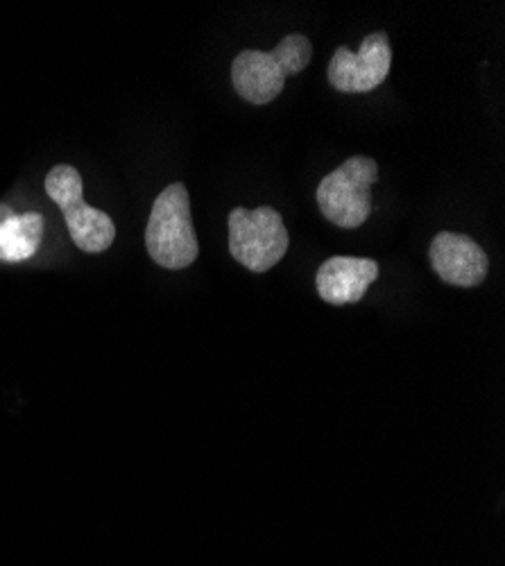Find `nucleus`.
Masks as SVG:
<instances>
[{
    "label": "nucleus",
    "mask_w": 505,
    "mask_h": 566,
    "mask_svg": "<svg viewBox=\"0 0 505 566\" xmlns=\"http://www.w3.org/2000/svg\"><path fill=\"white\" fill-rule=\"evenodd\" d=\"M379 272L381 270L375 259L332 256L319 265L315 274V289L327 304H356L379 279Z\"/></svg>",
    "instance_id": "8"
},
{
    "label": "nucleus",
    "mask_w": 505,
    "mask_h": 566,
    "mask_svg": "<svg viewBox=\"0 0 505 566\" xmlns=\"http://www.w3.org/2000/svg\"><path fill=\"white\" fill-rule=\"evenodd\" d=\"M379 179V166L370 157H351L329 172L317 186V207L323 216L343 229L365 224L372 213V186Z\"/></svg>",
    "instance_id": "4"
},
{
    "label": "nucleus",
    "mask_w": 505,
    "mask_h": 566,
    "mask_svg": "<svg viewBox=\"0 0 505 566\" xmlns=\"http://www.w3.org/2000/svg\"><path fill=\"white\" fill-rule=\"evenodd\" d=\"M45 193L64 213L66 227L73 243L88 254H101L112 248L116 241L114 220L84 202V184L82 175L69 166L60 164L45 175Z\"/></svg>",
    "instance_id": "3"
},
{
    "label": "nucleus",
    "mask_w": 505,
    "mask_h": 566,
    "mask_svg": "<svg viewBox=\"0 0 505 566\" xmlns=\"http://www.w3.org/2000/svg\"><path fill=\"white\" fill-rule=\"evenodd\" d=\"M392 66V49L386 32L367 34L360 51L351 53L347 45L336 49L329 60L327 80L340 93H367L381 86Z\"/></svg>",
    "instance_id": "6"
},
{
    "label": "nucleus",
    "mask_w": 505,
    "mask_h": 566,
    "mask_svg": "<svg viewBox=\"0 0 505 566\" xmlns=\"http://www.w3.org/2000/svg\"><path fill=\"white\" fill-rule=\"evenodd\" d=\"M288 245L286 224L272 207H236L229 213V252L248 270L267 272L286 256Z\"/></svg>",
    "instance_id": "5"
},
{
    "label": "nucleus",
    "mask_w": 505,
    "mask_h": 566,
    "mask_svg": "<svg viewBox=\"0 0 505 566\" xmlns=\"http://www.w3.org/2000/svg\"><path fill=\"white\" fill-rule=\"evenodd\" d=\"M14 216V209L8 207V205H0V224H3L6 220H10Z\"/></svg>",
    "instance_id": "10"
},
{
    "label": "nucleus",
    "mask_w": 505,
    "mask_h": 566,
    "mask_svg": "<svg viewBox=\"0 0 505 566\" xmlns=\"http://www.w3.org/2000/svg\"><path fill=\"white\" fill-rule=\"evenodd\" d=\"M433 272L457 289H476L487 279L490 259L485 250L465 233L440 231L431 243Z\"/></svg>",
    "instance_id": "7"
},
{
    "label": "nucleus",
    "mask_w": 505,
    "mask_h": 566,
    "mask_svg": "<svg viewBox=\"0 0 505 566\" xmlns=\"http://www.w3.org/2000/svg\"><path fill=\"white\" fill-rule=\"evenodd\" d=\"M146 248L152 261L166 270H183L198 261L200 243L183 184H170L157 196L146 227Z\"/></svg>",
    "instance_id": "2"
},
{
    "label": "nucleus",
    "mask_w": 505,
    "mask_h": 566,
    "mask_svg": "<svg viewBox=\"0 0 505 566\" xmlns=\"http://www.w3.org/2000/svg\"><path fill=\"white\" fill-rule=\"evenodd\" d=\"M311 41L304 34L284 36L274 51H243L232 62V82L239 96L252 105H267L286 86L291 75L302 73L311 64Z\"/></svg>",
    "instance_id": "1"
},
{
    "label": "nucleus",
    "mask_w": 505,
    "mask_h": 566,
    "mask_svg": "<svg viewBox=\"0 0 505 566\" xmlns=\"http://www.w3.org/2000/svg\"><path fill=\"white\" fill-rule=\"evenodd\" d=\"M45 220L36 211L14 213L0 224V261L21 263L34 256L43 241Z\"/></svg>",
    "instance_id": "9"
}]
</instances>
